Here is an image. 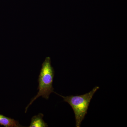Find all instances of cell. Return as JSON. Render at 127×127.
I'll return each mask as SVG.
<instances>
[{
  "label": "cell",
  "mask_w": 127,
  "mask_h": 127,
  "mask_svg": "<svg viewBox=\"0 0 127 127\" xmlns=\"http://www.w3.org/2000/svg\"><path fill=\"white\" fill-rule=\"evenodd\" d=\"M43 114L39 113L36 116L32 117L30 124V127H47L48 125L43 120Z\"/></svg>",
  "instance_id": "obj_4"
},
{
  "label": "cell",
  "mask_w": 127,
  "mask_h": 127,
  "mask_svg": "<svg viewBox=\"0 0 127 127\" xmlns=\"http://www.w3.org/2000/svg\"><path fill=\"white\" fill-rule=\"evenodd\" d=\"M0 125L5 127H23L18 121L0 114Z\"/></svg>",
  "instance_id": "obj_3"
},
{
  "label": "cell",
  "mask_w": 127,
  "mask_h": 127,
  "mask_svg": "<svg viewBox=\"0 0 127 127\" xmlns=\"http://www.w3.org/2000/svg\"><path fill=\"white\" fill-rule=\"evenodd\" d=\"M55 71L51 64L50 57L46 58L42 65L38 81V92L37 95L32 98L29 104L26 108L25 113L27 112L28 108L37 98L39 97L48 100L51 93H54V89L53 87V78L55 76Z\"/></svg>",
  "instance_id": "obj_1"
},
{
  "label": "cell",
  "mask_w": 127,
  "mask_h": 127,
  "mask_svg": "<svg viewBox=\"0 0 127 127\" xmlns=\"http://www.w3.org/2000/svg\"><path fill=\"white\" fill-rule=\"evenodd\" d=\"M99 87H95L88 93L80 95L62 96L56 92L57 95L61 96L64 101L68 103L72 108L75 114L76 127H81L82 121L84 120L87 113L88 109L94 95L99 89Z\"/></svg>",
  "instance_id": "obj_2"
}]
</instances>
